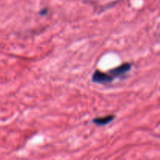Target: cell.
<instances>
[{"mask_svg": "<svg viewBox=\"0 0 160 160\" xmlns=\"http://www.w3.org/2000/svg\"><path fill=\"white\" fill-rule=\"evenodd\" d=\"M92 80L95 83L106 84L112 83L115 79L109 72L105 73V72L100 71V70H95L92 74Z\"/></svg>", "mask_w": 160, "mask_h": 160, "instance_id": "1", "label": "cell"}, {"mask_svg": "<svg viewBox=\"0 0 160 160\" xmlns=\"http://www.w3.org/2000/svg\"><path fill=\"white\" fill-rule=\"evenodd\" d=\"M131 69V64L129 62H125V63L121 64L118 67H115L112 70H109V73L114 78V79L119 78V77L124 75L125 73H128Z\"/></svg>", "mask_w": 160, "mask_h": 160, "instance_id": "2", "label": "cell"}, {"mask_svg": "<svg viewBox=\"0 0 160 160\" xmlns=\"http://www.w3.org/2000/svg\"><path fill=\"white\" fill-rule=\"evenodd\" d=\"M114 119H115V116L110 114V115L105 116V117H96L92 120V123H95L97 126H106L111 123Z\"/></svg>", "mask_w": 160, "mask_h": 160, "instance_id": "3", "label": "cell"}, {"mask_svg": "<svg viewBox=\"0 0 160 160\" xmlns=\"http://www.w3.org/2000/svg\"><path fill=\"white\" fill-rule=\"evenodd\" d=\"M47 12H48V9H42V10L40 11V12H39V13L41 14V15H45V14L47 13Z\"/></svg>", "mask_w": 160, "mask_h": 160, "instance_id": "4", "label": "cell"}]
</instances>
